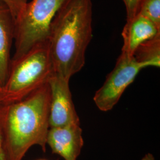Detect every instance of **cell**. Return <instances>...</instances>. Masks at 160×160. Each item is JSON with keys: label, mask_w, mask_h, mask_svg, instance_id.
Listing matches in <instances>:
<instances>
[{"label": "cell", "mask_w": 160, "mask_h": 160, "mask_svg": "<svg viewBox=\"0 0 160 160\" xmlns=\"http://www.w3.org/2000/svg\"><path fill=\"white\" fill-rule=\"evenodd\" d=\"M142 0H123L126 10L127 20L131 19L137 15Z\"/></svg>", "instance_id": "obj_13"}, {"label": "cell", "mask_w": 160, "mask_h": 160, "mask_svg": "<svg viewBox=\"0 0 160 160\" xmlns=\"http://www.w3.org/2000/svg\"><path fill=\"white\" fill-rule=\"evenodd\" d=\"M145 67L133 56L122 52L113 69L93 97L97 108L102 112L111 110L119 102L126 88L134 81Z\"/></svg>", "instance_id": "obj_5"}, {"label": "cell", "mask_w": 160, "mask_h": 160, "mask_svg": "<svg viewBox=\"0 0 160 160\" xmlns=\"http://www.w3.org/2000/svg\"><path fill=\"white\" fill-rule=\"evenodd\" d=\"M65 0H32L14 20L16 51L12 60L48 42L52 22Z\"/></svg>", "instance_id": "obj_4"}, {"label": "cell", "mask_w": 160, "mask_h": 160, "mask_svg": "<svg viewBox=\"0 0 160 160\" xmlns=\"http://www.w3.org/2000/svg\"><path fill=\"white\" fill-rule=\"evenodd\" d=\"M80 125L49 128L46 140L53 154L64 160H77L84 145Z\"/></svg>", "instance_id": "obj_7"}, {"label": "cell", "mask_w": 160, "mask_h": 160, "mask_svg": "<svg viewBox=\"0 0 160 160\" xmlns=\"http://www.w3.org/2000/svg\"><path fill=\"white\" fill-rule=\"evenodd\" d=\"M138 14L148 18L160 29V0H142Z\"/></svg>", "instance_id": "obj_11"}, {"label": "cell", "mask_w": 160, "mask_h": 160, "mask_svg": "<svg viewBox=\"0 0 160 160\" xmlns=\"http://www.w3.org/2000/svg\"><path fill=\"white\" fill-rule=\"evenodd\" d=\"M14 26L12 13L6 7L0 6V88L5 84L10 71Z\"/></svg>", "instance_id": "obj_9"}, {"label": "cell", "mask_w": 160, "mask_h": 160, "mask_svg": "<svg viewBox=\"0 0 160 160\" xmlns=\"http://www.w3.org/2000/svg\"><path fill=\"white\" fill-rule=\"evenodd\" d=\"M142 160H155L153 155L151 153H147L145 155V156L142 158Z\"/></svg>", "instance_id": "obj_14"}, {"label": "cell", "mask_w": 160, "mask_h": 160, "mask_svg": "<svg viewBox=\"0 0 160 160\" xmlns=\"http://www.w3.org/2000/svg\"><path fill=\"white\" fill-rule=\"evenodd\" d=\"M54 74L49 42L12 60L5 84L0 88V104L20 101L48 83Z\"/></svg>", "instance_id": "obj_3"}, {"label": "cell", "mask_w": 160, "mask_h": 160, "mask_svg": "<svg viewBox=\"0 0 160 160\" xmlns=\"http://www.w3.org/2000/svg\"><path fill=\"white\" fill-rule=\"evenodd\" d=\"M27 2L28 0H0V6L7 7L15 20Z\"/></svg>", "instance_id": "obj_12"}, {"label": "cell", "mask_w": 160, "mask_h": 160, "mask_svg": "<svg viewBox=\"0 0 160 160\" xmlns=\"http://www.w3.org/2000/svg\"><path fill=\"white\" fill-rule=\"evenodd\" d=\"M92 0H65L52 22L49 45L53 73L69 81L86 62L92 37Z\"/></svg>", "instance_id": "obj_2"}, {"label": "cell", "mask_w": 160, "mask_h": 160, "mask_svg": "<svg viewBox=\"0 0 160 160\" xmlns=\"http://www.w3.org/2000/svg\"><path fill=\"white\" fill-rule=\"evenodd\" d=\"M0 160H4V155H3V151H2L1 137H0Z\"/></svg>", "instance_id": "obj_15"}, {"label": "cell", "mask_w": 160, "mask_h": 160, "mask_svg": "<svg viewBox=\"0 0 160 160\" xmlns=\"http://www.w3.org/2000/svg\"><path fill=\"white\" fill-rule=\"evenodd\" d=\"M160 29L148 18L138 14L127 20L122 31L123 45L122 52L133 56L138 47L143 42L160 34Z\"/></svg>", "instance_id": "obj_8"}, {"label": "cell", "mask_w": 160, "mask_h": 160, "mask_svg": "<svg viewBox=\"0 0 160 160\" xmlns=\"http://www.w3.org/2000/svg\"><path fill=\"white\" fill-rule=\"evenodd\" d=\"M133 57L145 68L160 67V33L138 46Z\"/></svg>", "instance_id": "obj_10"}, {"label": "cell", "mask_w": 160, "mask_h": 160, "mask_svg": "<svg viewBox=\"0 0 160 160\" xmlns=\"http://www.w3.org/2000/svg\"><path fill=\"white\" fill-rule=\"evenodd\" d=\"M68 80L53 75L48 81L51 100L49 114V128L80 125L75 108Z\"/></svg>", "instance_id": "obj_6"}, {"label": "cell", "mask_w": 160, "mask_h": 160, "mask_svg": "<svg viewBox=\"0 0 160 160\" xmlns=\"http://www.w3.org/2000/svg\"><path fill=\"white\" fill-rule=\"evenodd\" d=\"M50 100L48 83L20 101L0 104L4 160H22L33 145L46 152Z\"/></svg>", "instance_id": "obj_1"}, {"label": "cell", "mask_w": 160, "mask_h": 160, "mask_svg": "<svg viewBox=\"0 0 160 160\" xmlns=\"http://www.w3.org/2000/svg\"></svg>", "instance_id": "obj_16"}]
</instances>
